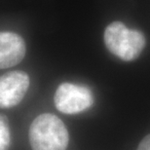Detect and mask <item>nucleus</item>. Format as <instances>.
Listing matches in <instances>:
<instances>
[{"label": "nucleus", "mask_w": 150, "mask_h": 150, "mask_svg": "<svg viewBox=\"0 0 150 150\" xmlns=\"http://www.w3.org/2000/svg\"><path fill=\"white\" fill-rule=\"evenodd\" d=\"M68 142L67 127L54 114H41L31 123L29 142L33 150H65Z\"/></svg>", "instance_id": "obj_1"}, {"label": "nucleus", "mask_w": 150, "mask_h": 150, "mask_svg": "<svg viewBox=\"0 0 150 150\" xmlns=\"http://www.w3.org/2000/svg\"><path fill=\"white\" fill-rule=\"evenodd\" d=\"M104 43L113 55L130 62L142 54L145 46V38L140 31L129 29L121 22H114L105 28Z\"/></svg>", "instance_id": "obj_2"}, {"label": "nucleus", "mask_w": 150, "mask_h": 150, "mask_svg": "<svg viewBox=\"0 0 150 150\" xmlns=\"http://www.w3.org/2000/svg\"><path fill=\"white\" fill-rule=\"evenodd\" d=\"M55 105L64 114H77L88 109L94 103L91 90L85 86L62 83L56 91Z\"/></svg>", "instance_id": "obj_3"}, {"label": "nucleus", "mask_w": 150, "mask_h": 150, "mask_svg": "<svg viewBox=\"0 0 150 150\" xmlns=\"http://www.w3.org/2000/svg\"><path fill=\"white\" fill-rule=\"evenodd\" d=\"M29 77L23 71H10L0 76V108L18 105L28 92Z\"/></svg>", "instance_id": "obj_4"}, {"label": "nucleus", "mask_w": 150, "mask_h": 150, "mask_svg": "<svg viewBox=\"0 0 150 150\" xmlns=\"http://www.w3.org/2000/svg\"><path fill=\"white\" fill-rule=\"evenodd\" d=\"M25 40L14 32H0V69L15 67L25 56Z\"/></svg>", "instance_id": "obj_5"}, {"label": "nucleus", "mask_w": 150, "mask_h": 150, "mask_svg": "<svg viewBox=\"0 0 150 150\" xmlns=\"http://www.w3.org/2000/svg\"><path fill=\"white\" fill-rule=\"evenodd\" d=\"M10 146V130L8 118L0 114V150H8Z\"/></svg>", "instance_id": "obj_6"}, {"label": "nucleus", "mask_w": 150, "mask_h": 150, "mask_svg": "<svg viewBox=\"0 0 150 150\" xmlns=\"http://www.w3.org/2000/svg\"><path fill=\"white\" fill-rule=\"evenodd\" d=\"M137 150H150V134L140 142Z\"/></svg>", "instance_id": "obj_7"}]
</instances>
